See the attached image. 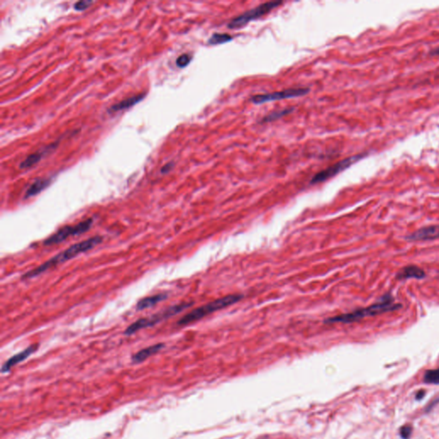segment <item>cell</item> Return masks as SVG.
<instances>
[{
	"label": "cell",
	"instance_id": "obj_1",
	"mask_svg": "<svg viewBox=\"0 0 439 439\" xmlns=\"http://www.w3.org/2000/svg\"><path fill=\"white\" fill-rule=\"evenodd\" d=\"M102 240H103V238H102V236H94L92 238L78 242L77 244L72 245L71 247L60 252L57 255L50 258L49 260L45 261V263H43L42 264H40L36 268L23 274L21 278H22V280H29V279H33L36 276L42 275L43 273L46 272L48 269L64 264L65 262L76 258L82 253L90 251L98 245L101 244Z\"/></svg>",
	"mask_w": 439,
	"mask_h": 439
},
{
	"label": "cell",
	"instance_id": "obj_2",
	"mask_svg": "<svg viewBox=\"0 0 439 439\" xmlns=\"http://www.w3.org/2000/svg\"><path fill=\"white\" fill-rule=\"evenodd\" d=\"M403 307L402 304H397L395 302V298L391 294H386L380 298L379 301L371 306L354 312L338 315L335 317H329L325 321L326 323H351L361 320L363 318L369 317H375L377 315L383 314L388 312H394L400 310Z\"/></svg>",
	"mask_w": 439,
	"mask_h": 439
},
{
	"label": "cell",
	"instance_id": "obj_3",
	"mask_svg": "<svg viewBox=\"0 0 439 439\" xmlns=\"http://www.w3.org/2000/svg\"><path fill=\"white\" fill-rule=\"evenodd\" d=\"M242 298L243 296L240 295H227V296L218 299L216 301H212L210 303L206 304L204 306L198 307L187 314L183 316L177 322V325L185 326L190 324V323H195L197 321L207 317L208 315L212 314L213 312H217V311L226 308L227 306H232L233 304L237 303L240 301Z\"/></svg>",
	"mask_w": 439,
	"mask_h": 439
},
{
	"label": "cell",
	"instance_id": "obj_4",
	"mask_svg": "<svg viewBox=\"0 0 439 439\" xmlns=\"http://www.w3.org/2000/svg\"><path fill=\"white\" fill-rule=\"evenodd\" d=\"M191 305H192L191 302H182V303L177 304L175 306H170L167 309L163 310L162 312H157L151 317L140 318L138 320H136V322H134L133 323L128 326L127 329H125L124 334L125 335H131L141 329L153 327L157 323H161L162 321L166 320L169 317L179 314V312L187 309L188 307H190Z\"/></svg>",
	"mask_w": 439,
	"mask_h": 439
},
{
	"label": "cell",
	"instance_id": "obj_5",
	"mask_svg": "<svg viewBox=\"0 0 439 439\" xmlns=\"http://www.w3.org/2000/svg\"><path fill=\"white\" fill-rule=\"evenodd\" d=\"M94 223V219L87 218L83 221H80L77 224L74 225H67L65 227H61L58 230L57 232L53 235L49 236L48 238H45L43 245L44 246H54V245L60 244L61 242L66 240L67 238L73 237V236L81 235L90 229Z\"/></svg>",
	"mask_w": 439,
	"mask_h": 439
},
{
	"label": "cell",
	"instance_id": "obj_6",
	"mask_svg": "<svg viewBox=\"0 0 439 439\" xmlns=\"http://www.w3.org/2000/svg\"><path fill=\"white\" fill-rule=\"evenodd\" d=\"M282 4L283 3L281 1L261 4L260 6H257L255 8L252 9L250 11L244 12L243 14L232 18V20L229 21V23H227V28L230 29H241L242 27L248 24L250 22L264 17V15L268 14Z\"/></svg>",
	"mask_w": 439,
	"mask_h": 439
},
{
	"label": "cell",
	"instance_id": "obj_7",
	"mask_svg": "<svg viewBox=\"0 0 439 439\" xmlns=\"http://www.w3.org/2000/svg\"><path fill=\"white\" fill-rule=\"evenodd\" d=\"M367 156L366 153L358 154L355 156H352L348 158L342 160L340 162L334 163L330 167H327L326 169L318 172L315 174L314 177L311 180V184H318V183H323V182L331 179L334 176L337 175L338 173H342L343 171L348 169L349 167H351L352 165L356 163L363 158H365Z\"/></svg>",
	"mask_w": 439,
	"mask_h": 439
},
{
	"label": "cell",
	"instance_id": "obj_8",
	"mask_svg": "<svg viewBox=\"0 0 439 439\" xmlns=\"http://www.w3.org/2000/svg\"><path fill=\"white\" fill-rule=\"evenodd\" d=\"M309 92L310 88H287L285 90L277 91L269 94H256L251 98V102L256 105H260L269 102L304 96L309 94Z\"/></svg>",
	"mask_w": 439,
	"mask_h": 439
},
{
	"label": "cell",
	"instance_id": "obj_9",
	"mask_svg": "<svg viewBox=\"0 0 439 439\" xmlns=\"http://www.w3.org/2000/svg\"><path fill=\"white\" fill-rule=\"evenodd\" d=\"M436 238H439V225L421 227L405 236L406 240L410 242L434 240Z\"/></svg>",
	"mask_w": 439,
	"mask_h": 439
},
{
	"label": "cell",
	"instance_id": "obj_10",
	"mask_svg": "<svg viewBox=\"0 0 439 439\" xmlns=\"http://www.w3.org/2000/svg\"><path fill=\"white\" fill-rule=\"evenodd\" d=\"M58 145H59V142H52L47 146L40 149V151H37L35 153L29 155L23 162H21L20 166H19L20 169H27V168H29V167H32L34 165L37 164L38 162L41 161V159L44 156H47L52 152H54L56 150V148L58 147Z\"/></svg>",
	"mask_w": 439,
	"mask_h": 439
},
{
	"label": "cell",
	"instance_id": "obj_11",
	"mask_svg": "<svg viewBox=\"0 0 439 439\" xmlns=\"http://www.w3.org/2000/svg\"><path fill=\"white\" fill-rule=\"evenodd\" d=\"M38 348H39V344H33V345L29 346L27 349H24V350L20 352V353L15 354L12 358H10L7 361L4 363L3 366H2V368H1L2 373L8 372V371H11V369L13 366H17V364L23 362L26 359H28L30 355H32V354H34V352L36 351Z\"/></svg>",
	"mask_w": 439,
	"mask_h": 439
},
{
	"label": "cell",
	"instance_id": "obj_12",
	"mask_svg": "<svg viewBox=\"0 0 439 439\" xmlns=\"http://www.w3.org/2000/svg\"><path fill=\"white\" fill-rule=\"evenodd\" d=\"M425 275H425L424 269H421L420 267L417 266V265H408V266L403 267V269L397 273L396 278L398 281H403V280H408V279L422 280L425 277Z\"/></svg>",
	"mask_w": 439,
	"mask_h": 439
},
{
	"label": "cell",
	"instance_id": "obj_13",
	"mask_svg": "<svg viewBox=\"0 0 439 439\" xmlns=\"http://www.w3.org/2000/svg\"><path fill=\"white\" fill-rule=\"evenodd\" d=\"M145 96H146V93H140V94H135L133 96L123 100L121 102H118L116 104L112 106L108 109V113H117V112L126 110L128 108H132L139 102H142V100L144 99Z\"/></svg>",
	"mask_w": 439,
	"mask_h": 439
},
{
	"label": "cell",
	"instance_id": "obj_14",
	"mask_svg": "<svg viewBox=\"0 0 439 439\" xmlns=\"http://www.w3.org/2000/svg\"><path fill=\"white\" fill-rule=\"evenodd\" d=\"M164 347V343H157L155 345L150 346V347L145 348V349L133 354L131 357V360H132V362L136 363V364L143 362L144 360L161 351Z\"/></svg>",
	"mask_w": 439,
	"mask_h": 439
},
{
	"label": "cell",
	"instance_id": "obj_15",
	"mask_svg": "<svg viewBox=\"0 0 439 439\" xmlns=\"http://www.w3.org/2000/svg\"><path fill=\"white\" fill-rule=\"evenodd\" d=\"M167 296L168 295L167 294L162 292V294H158V295L142 298V300H140L136 304V311H143V310L153 307L157 304L161 303L162 301L167 300Z\"/></svg>",
	"mask_w": 439,
	"mask_h": 439
},
{
	"label": "cell",
	"instance_id": "obj_16",
	"mask_svg": "<svg viewBox=\"0 0 439 439\" xmlns=\"http://www.w3.org/2000/svg\"><path fill=\"white\" fill-rule=\"evenodd\" d=\"M52 183L51 179H37L32 183L29 187L26 190L24 199H30L32 197L40 194L41 191L48 187Z\"/></svg>",
	"mask_w": 439,
	"mask_h": 439
},
{
	"label": "cell",
	"instance_id": "obj_17",
	"mask_svg": "<svg viewBox=\"0 0 439 439\" xmlns=\"http://www.w3.org/2000/svg\"><path fill=\"white\" fill-rule=\"evenodd\" d=\"M292 111H294V108H285V109H282V110L274 111L272 113H270V114L264 117V119L261 120V123L273 122V121H275L277 119H281L283 116H286L287 114H291Z\"/></svg>",
	"mask_w": 439,
	"mask_h": 439
},
{
	"label": "cell",
	"instance_id": "obj_18",
	"mask_svg": "<svg viewBox=\"0 0 439 439\" xmlns=\"http://www.w3.org/2000/svg\"><path fill=\"white\" fill-rule=\"evenodd\" d=\"M232 39H233V37L232 35H230V34L215 33L209 39L208 43L211 45H221V44L229 42Z\"/></svg>",
	"mask_w": 439,
	"mask_h": 439
},
{
	"label": "cell",
	"instance_id": "obj_19",
	"mask_svg": "<svg viewBox=\"0 0 439 439\" xmlns=\"http://www.w3.org/2000/svg\"><path fill=\"white\" fill-rule=\"evenodd\" d=\"M424 382L429 384H439V368L425 371Z\"/></svg>",
	"mask_w": 439,
	"mask_h": 439
},
{
	"label": "cell",
	"instance_id": "obj_20",
	"mask_svg": "<svg viewBox=\"0 0 439 439\" xmlns=\"http://www.w3.org/2000/svg\"><path fill=\"white\" fill-rule=\"evenodd\" d=\"M192 60V56L189 54H181L179 57L177 58L176 60V65L179 68H184L186 67L190 61Z\"/></svg>",
	"mask_w": 439,
	"mask_h": 439
},
{
	"label": "cell",
	"instance_id": "obj_21",
	"mask_svg": "<svg viewBox=\"0 0 439 439\" xmlns=\"http://www.w3.org/2000/svg\"><path fill=\"white\" fill-rule=\"evenodd\" d=\"M94 2L93 1H88V0H82V1H78L77 3L74 5V9L77 11V12H82V11H85L87 9L91 6V5H93Z\"/></svg>",
	"mask_w": 439,
	"mask_h": 439
},
{
	"label": "cell",
	"instance_id": "obj_22",
	"mask_svg": "<svg viewBox=\"0 0 439 439\" xmlns=\"http://www.w3.org/2000/svg\"><path fill=\"white\" fill-rule=\"evenodd\" d=\"M400 434H401V436H402L403 439L409 438L411 436V434H412V427L409 426V425H405V426H403V427L401 429V431H400Z\"/></svg>",
	"mask_w": 439,
	"mask_h": 439
},
{
	"label": "cell",
	"instance_id": "obj_23",
	"mask_svg": "<svg viewBox=\"0 0 439 439\" xmlns=\"http://www.w3.org/2000/svg\"><path fill=\"white\" fill-rule=\"evenodd\" d=\"M173 167H174V163L173 162H168L167 164L164 165L163 167H162V169H161V173L162 174H166V173H168L169 172H171V170L173 169Z\"/></svg>",
	"mask_w": 439,
	"mask_h": 439
},
{
	"label": "cell",
	"instance_id": "obj_24",
	"mask_svg": "<svg viewBox=\"0 0 439 439\" xmlns=\"http://www.w3.org/2000/svg\"><path fill=\"white\" fill-rule=\"evenodd\" d=\"M431 56H439V46L430 52Z\"/></svg>",
	"mask_w": 439,
	"mask_h": 439
},
{
	"label": "cell",
	"instance_id": "obj_25",
	"mask_svg": "<svg viewBox=\"0 0 439 439\" xmlns=\"http://www.w3.org/2000/svg\"><path fill=\"white\" fill-rule=\"evenodd\" d=\"M424 396H425V392H424V391H419V393H418V394H417V396H416V399L417 400L422 399L423 397H424Z\"/></svg>",
	"mask_w": 439,
	"mask_h": 439
}]
</instances>
